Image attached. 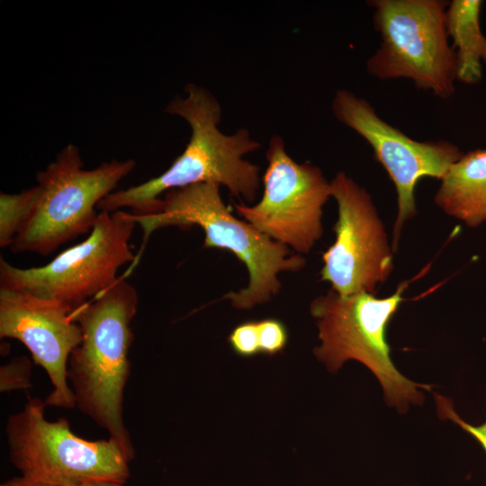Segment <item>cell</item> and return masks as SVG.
Segmentation results:
<instances>
[{"label":"cell","instance_id":"6da1fadb","mask_svg":"<svg viewBox=\"0 0 486 486\" xmlns=\"http://www.w3.org/2000/svg\"><path fill=\"white\" fill-rule=\"evenodd\" d=\"M184 92L185 96L176 95L164 110L184 119L191 129L182 154L161 175L111 193L98 203V210L113 212L128 207L136 214L157 213L163 193L200 183L223 185L232 195L250 202L256 199L260 167L244 156L259 149L260 143L244 128L230 135L219 130L221 107L208 89L190 83Z\"/></svg>","mask_w":486,"mask_h":486},{"label":"cell","instance_id":"7a4b0ae2","mask_svg":"<svg viewBox=\"0 0 486 486\" xmlns=\"http://www.w3.org/2000/svg\"><path fill=\"white\" fill-rule=\"evenodd\" d=\"M135 287L125 276L74 312L82 331L71 352L67 378L76 407L115 439L131 462L135 449L123 421L124 390L130 376V324L138 308Z\"/></svg>","mask_w":486,"mask_h":486},{"label":"cell","instance_id":"3957f363","mask_svg":"<svg viewBox=\"0 0 486 486\" xmlns=\"http://www.w3.org/2000/svg\"><path fill=\"white\" fill-rule=\"evenodd\" d=\"M131 214L143 230L141 251L155 230L169 226L182 230L199 226L204 232V248L231 251L248 272V285L223 297L238 310L269 302L282 287L279 274L298 272L306 264L301 255L292 254L288 247L233 216L216 184L200 183L170 190L165 194L158 212Z\"/></svg>","mask_w":486,"mask_h":486},{"label":"cell","instance_id":"277c9868","mask_svg":"<svg viewBox=\"0 0 486 486\" xmlns=\"http://www.w3.org/2000/svg\"><path fill=\"white\" fill-rule=\"evenodd\" d=\"M408 284L401 283L393 294L381 299L367 292L341 295L330 289L314 299L310 308L320 340L314 348L315 356L333 373L347 360L362 363L380 382L387 404L400 412L423 402L419 389L431 390L398 371L386 340L387 327L404 301Z\"/></svg>","mask_w":486,"mask_h":486},{"label":"cell","instance_id":"5b68a950","mask_svg":"<svg viewBox=\"0 0 486 486\" xmlns=\"http://www.w3.org/2000/svg\"><path fill=\"white\" fill-rule=\"evenodd\" d=\"M45 403L29 399L8 417L4 433L11 464L21 476L55 486H81L130 478V460L113 438L86 440L69 422L45 418Z\"/></svg>","mask_w":486,"mask_h":486},{"label":"cell","instance_id":"8992f818","mask_svg":"<svg viewBox=\"0 0 486 486\" xmlns=\"http://www.w3.org/2000/svg\"><path fill=\"white\" fill-rule=\"evenodd\" d=\"M136 166L135 160L113 159L85 169L79 149L67 145L45 169L36 174L40 189L36 207L11 249L48 256L79 235L91 232L98 203Z\"/></svg>","mask_w":486,"mask_h":486},{"label":"cell","instance_id":"52a82bcc","mask_svg":"<svg viewBox=\"0 0 486 486\" xmlns=\"http://www.w3.org/2000/svg\"><path fill=\"white\" fill-rule=\"evenodd\" d=\"M381 46L367 60L379 79L410 78L418 88L450 97L456 79L455 52L448 43L447 4L441 0H374Z\"/></svg>","mask_w":486,"mask_h":486},{"label":"cell","instance_id":"ba28073f","mask_svg":"<svg viewBox=\"0 0 486 486\" xmlns=\"http://www.w3.org/2000/svg\"><path fill=\"white\" fill-rule=\"evenodd\" d=\"M136 225L131 212H101L85 240L45 266L20 268L0 257V288L56 301L75 312L110 288L122 266L135 263L129 241Z\"/></svg>","mask_w":486,"mask_h":486},{"label":"cell","instance_id":"9c48e42d","mask_svg":"<svg viewBox=\"0 0 486 486\" xmlns=\"http://www.w3.org/2000/svg\"><path fill=\"white\" fill-rule=\"evenodd\" d=\"M266 158L260 201L252 206L235 203V211L268 238L307 254L323 234L322 209L331 197L330 183L318 166L292 159L278 135L271 137Z\"/></svg>","mask_w":486,"mask_h":486},{"label":"cell","instance_id":"30bf717a","mask_svg":"<svg viewBox=\"0 0 486 486\" xmlns=\"http://www.w3.org/2000/svg\"><path fill=\"white\" fill-rule=\"evenodd\" d=\"M338 204L336 239L323 253L322 281L341 295L374 294L393 269L392 254L369 194L345 172L330 182Z\"/></svg>","mask_w":486,"mask_h":486},{"label":"cell","instance_id":"8fae6325","mask_svg":"<svg viewBox=\"0 0 486 486\" xmlns=\"http://www.w3.org/2000/svg\"><path fill=\"white\" fill-rule=\"evenodd\" d=\"M331 107L338 121L370 144L376 159L395 185L398 195L392 242L395 250L404 222L417 212L414 191L419 179L441 180L463 153L446 140L417 141L410 139L382 120L366 100L348 90L337 91Z\"/></svg>","mask_w":486,"mask_h":486},{"label":"cell","instance_id":"7c38bea8","mask_svg":"<svg viewBox=\"0 0 486 486\" xmlns=\"http://www.w3.org/2000/svg\"><path fill=\"white\" fill-rule=\"evenodd\" d=\"M0 338L22 342L48 374L52 391L44 400L46 406L76 407L67 368L82 331L70 308L26 292L0 288Z\"/></svg>","mask_w":486,"mask_h":486},{"label":"cell","instance_id":"4fadbf2b","mask_svg":"<svg viewBox=\"0 0 486 486\" xmlns=\"http://www.w3.org/2000/svg\"><path fill=\"white\" fill-rule=\"evenodd\" d=\"M434 200L471 228L486 221V148L463 154L441 179Z\"/></svg>","mask_w":486,"mask_h":486},{"label":"cell","instance_id":"5bb4252c","mask_svg":"<svg viewBox=\"0 0 486 486\" xmlns=\"http://www.w3.org/2000/svg\"><path fill=\"white\" fill-rule=\"evenodd\" d=\"M481 0H454L446 10V27L453 40L456 58V79L473 85L486 66V37L480 27Z\"/></svg>","mask_w":486,"mask_h":486},{"label":"cell","instance_id":"9a60e30c","mask_svg":"<svg viewBox=\"0 0 486 486\" xmlns=\"http://www.w3.org/2000/svg\"><path fill=\"white\" fill-rule=\"evenodd\" d=\"M38 185L18 194H0V247H11L30 220L39 199Z\"/></svg>","mask_w":486,"mask_h":486},{"label":"cell","instance_id":"2e32d148","mask_svg":"<svg viewBox=\"0 0 486 486\" xmlns=\"http://www.w3.org/2000/svg\"><path fill=\"white\" fill-rule=\"evenodd\" d=\"M32 362L21 356L13 358L0 368V391L25 390L32 387Z\"/></svg>","mask_w":486,"mask_h":486},{"label":"cell","instance_id":"e0dca14e","mask_svg":"<svg viewBox=\"0 0 486 486\" xmlns=\"http://www.w3.org/2000/svg\"><path fill=\"white\" fill-rule=\"evenodd\" d=\"M257 328L261 354L274 356L284 349L288 342V331L281 320L265 319L257 321Z\"/></svg>","mask_w":486,"mask_h":486},{"label":"cell","instance_id":"ac0fdd59","mask_svg":"<svg viewBox=\"0 0 486 486\" xmlns=\"http://www.w3.org/2000/svg\"><path fill=\"white\" fill-rule=\"evenodd\" d=\"M228 342L239 356L251 357L260 354L257 321L248 320L236 326Z\"/></svg>","mask_w":486,"mask_h":486},{"label":"cell","instance_id":"d6986e66","mask_svg":"<svg viewBox=\"0 0 486 486\" xmlns=\"http://www.w3.org/2000/svg\"><path fill=\"white\" fill-rule=\"evenodd\" d=\"M435 399L439 416L451 419L472 435L481 444L486 453V420L479 426H473L461 418L455 412L454 405L449 399L439 394H436Z\"/></svg>","mask_w":486,"mask_h":486},{"label":"cell","instance_id":"ffe728a7","mask_svg":"<svg viewBox=\"0 0 486 486\" xmlns=\"http://www.w3.org/2000/svg\"><path fill=\"white\" fill-rule=\"evenodd\" d=\"M0 486H55V485L29 480L22 476H20V477H15L11 480H8L1 483Z\"/></svg>","mask_w":486,"mask_h":486},{"label":"cell","instance_id":"44dd1931","mask_svg":"<svg viewBox=\"0 0 486 486\" xmlns=\"http://www.w3.org/2000/svg\"><path fill=\"white\" fill-rule=\"evenodd\" d=\"M81 486H123L122 483L118 482H97V483H90Z\"/></svg>","mask_w":486,"mask_h":486}]
</instances>
